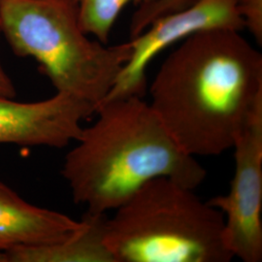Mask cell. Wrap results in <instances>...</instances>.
Segmentation results:
<instances>
[{"label": "cell", "instance_id": "6da1fadb", "mask_svg": "<svg viewBox=\"0 0 262 262\" xmlns=\"http://www.w3.org/2000/svg\"><path fill=\"white\" fill-rule=\"evenodd\" d=\"M240 32L212 28L184 39L150 85V107L194 158L232 149L262 102L261 54Z\"/></svg>", "mask_w": 262, "mask_h": 262}, {"label": "cell", "instance_id": "7a4b0ae2", "mask_svg": "<svg viewBox=\"0 0 262 262\" xmlns=\"http://www.w3.org/2000/svg\"><path fill=\"white\" fill-rule=\"evenodd\" d=\"M95 114L61 171L74 201L88 213L116 210L154 179L190 189L204 182L206 170L179 146L142 96L104 100Z\"/></svg>", "mask_w": 262, "mask_h": 262}, {"label": "cell", "instance_id": "3957f363", "mask_svg": "<svg viewBox=\"0 0 262 262\" xmlns=\"http://www.w3.org/2000/svg\"><path fill=\"white\" fill-rule=\"evenodd\" d=\"M0 24L13 52L32 57L56 93L95 108L128 61V42L106 46L80 26L78 0H0Z\"/></svg>", "mask_w": 262, "mask_h": 262}, {"label": "cell", "instance_id": "277c9868", "mask_svg": "<svg viewBox=\"0 0 262 262\" xmlns=\"http://www.w3.org/2000/svg\"><path fill=\"white\" fill-rule=\"evenodd\" d=\"M105 222L115 262H228L224 214L167 178L150 180Z\"/></svg>", "mask_w": 262, "mask_h": 262}, {"label": "cell", "instance_id": "5b68a950", "mask_svg": "<svg viewBox=\"0 0 262 262\" xmlns=\"http://www.w3.org/2000/svg\"><path fill=\"white\" fill-rule=\"evenodd\" d=\"M234 177L226 195L208 201L225 216V242L233 257L262 260V102L235 142Z\"/></svg>", "mask_w": 262, "mask_h": 262}, {"label": "cell", "instance_id": "8992f818", "mask_svg": "<svg viewBox=\"0 0 262 262\" xmlns=\"http://www.w3.org/2000/svg\"><path fill=\"white\" fill-rule=\"evenodd\" d=\"M212 28L238 31L245 28L237 0H196L187 8L155 19L141 34L130 39V57L104 100L143 96L147 88L146 71L156 56L179 41Z\"/></svg>", "mask_w": 262, "mask_h": 262}, {"label": "cell", "instance_id": "52a82bcc", "mask_svg": "<svg viewBox=\"0 0 262 262\" xmlns=\"http://www.w3.org/2000/svg\"><path fill=\"white\" fill-rule=\"evenodd\" d=\"M94 114L92 104L64 94L37 102L0 96V144L63 148L78 139L82 122Z\"/></svg>", "mask_w": 262, "mask_h": 262}, {"label": "cell", "instance_id": "ba28073f", "mask_svg": "<svg viewBox=\"0 0 262 262\" xmlns=\"http://www.w3.org/2000/svg\"><path fill=\"white\" fill-rule=\"evenodd\" d=\"M84 221L28 203L0 182V252L57 243L78 233Z\"/></svg>", "mask_w": 262, "mask_h": 262}, {"label": "cell", "instance_id": "9c48e42d", "mask_svg": "<svg viewBox=\"0 0 262 262\" xmlns=\"http://www.w3.org/2000/svg\"><path fill=\"white\" fill-rule=\"evenodd\" d=\"M106 214L88 213L84 227L57 243L19 247L6 252L8 262H115L105 242Z\"/></svg>", "mask_w": 262, "mask_h": 262}, {"label": "cell", "instance_id": "30bf717a", "mask_svg": "<svg viewBox=\"0 0 262 262\" xmlns=\"http://www.w3.org/2000/svg\"><path fill=\"white\" fill-rule=\"evenodd\" d=\"M157 0H78L79 21L84 33L93 35L107 44L116 19L122 9L133 3L138 7L149 5Z\"/></svg>", "mask_w": 262, "mask_h": 262}, {"label": "cell", "instance_id": "8fae6325", "mask_svg": "<svg viewBox=\"0 0 262 262\" xmlns=\"http://www.w3.org/2000/svg\"><path fill=\"white\" fill-rule=\"evenodd\" d=\"M196 0H157L156 2L138 7L130 21V39L138 36L159 17L187 8Z\"/></svg>", "mask_w": 262, "mask_h": 262}, {"label": "cell", "instance_id": "7c38bea8", "mask_svg": "<svg viewBox=\"0 0 262 262\" xmlns=\"http://www.w3.org/2000/svg\"><path fill=\"white\" fill-rule=\"evenodd\" d=\"M237 9L256 42L262 44V0H237Z\"/></svg>", "mask_w": 262, "mask_h": 262}, {"label": "cell", "instance_id": "4fadbf2b", "mask_svg": "<svg viewBox=\"0 0 262 262\" xmlns=\"http://www.w3.org/2000/svg\"><path fill=\"white\" fill-rule=\"evenodd\" d=\"M1 34H2V29H1V24H0V35ZM17 92L15 89V85L0 61V96L14 98Z\"/></svg>", "mask_w": 262, "mask_h": 262}, {"label": "cell", "instance_id": "5bb4252c", "mask_svg": "<svg viewBox=\"0 0 262 262\" xmlns=\"http://www.w3.org/2000/svg\"><path fill=\"white\" fill-rule=\"evenodd\" d=\"M0 262H8L7 256H6L5 253H3V252H0Z\"/></svg>", "mask_w": 262, "mask_h": 262}]
</instances>
